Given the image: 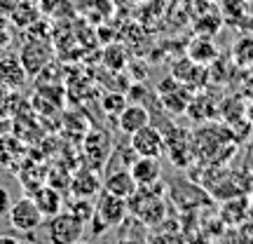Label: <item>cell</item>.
<instances>
[{"label":"cell","mask_w":253,"mask_h":244,"mask_svg":"<svg viewBox=\"0 0 253 244\" xmlns=\"http://www.w3.org/2000/svg\"><path fill=\"white\" fill-rule=\"evenodd\" d=\"M14 103H17V92L0 85V118L12 115L14 113Z\"/></svg>","instance_id":"19"},{"label":"cell","mask_w":253,"mask_h":244,"mask_svg":"<svg viewBox=\"0 0 253 244\" xmlns=\"http://www.w3.org/2000/svg\"><path fill=\"white\" fill-rule=\"evenodd\" d=\"M75 244H91V242H82V240H80V242H75Z\"/></svg>","instance_id":"26"},{"label":"cell","mask_w":253,"mask_h":244,"mask_svg":"<svg viewBox=\"0 0 253 244\" xmlns=\"http://www.w3.org/2000/svg\"><path fill=\"white\" fill-rule=\"evenodd\" d=\"M251 199L244 197V195H237V197H230L223 202V207H220V221L230 228H237L242 221L251 216Z\"/></svg>","instance_id":"11"},{"label":"cell","mask_w":253,"mask_h":244,"mask_svg":"<svg viewBox=\"0 0 253 244\" xmlns=\"http://www.w3.org/2000/svg\"><path fill=\"white\" fill-rule=\"evenodd\" d=\"M129 146L141 157H162L164 155V132L157 127L145 125L129 136Z\"/></svg>","instance_id":"5"},{"label":"cell","mask_w":253,"mask_h":244,"mask_svg":"<svg viewBox=\"0 0 253 244\" xmlns=\"http://www.w3.org/2000/svg\"><path fill=\"white\" fill-rule=\"evenodd\" d=\"M7 216H9L12 228H14L17 233H24L28 240H33V233L42 226V218H45L42 214H40L36 199L31 197V195H28V197L17 199V202L9 207Z\"/></svg>","instance_id":"4"},{"label":"cell","mask_w":253,"mask_h":244,"mask_svg":"<svg viewBox=\"0 0 253 244\" xmlns=\"http://www.w3.org/2000/svg\"><path fill=\"white\" fill-rule=\"evenodd\" d=\"M251 157H253V146H251Z\"/></svg>","instance_id":"29"},{"label":"cell","mask_w":253,"mask_h":244,"mask_svg":"<svg viewBox=\"0 0 253 244\" xmlns=\"http://www.w3.org/2000/svg\"><path fill=\"white\" fill-rule=\"evenodd\" d=\"M68 211H71L73 216L80 218L84 226H89L91 216H94V202H91V199H84V197H75L73 204L68 207Z\"/></svg>","instance_id":"17"},{"label":"cell","mask_w":253,"mask_h":244,"mask_svg":"<svg viewBox=\"0 0 253 244\" xmlns=\"http://www.w3.org/2000/svg\"><path fill=\"white\" fill-rule=\"evenodd\" d=\"M145 125H150V113L141 103H126L125 108H122V113L118 115L120 132L126 136H131L134 132H138Z\"/></svg>","instance_id":"10"},{"label":"cell","mask_w":253,"mask_h":244,"mask_svg":"<svg viewBox=\"0 0 253 244\" xmlns=\"http://www.w3.org/2000/svg\"><path fill=\"white\" fill-rule=\"evenodd\" d=\"M126 103H129V101H126L125 94H115V92H113V94H106L103 101H101V106H103V110H106L108 115H120Z\"/></svg>","instance_id":"18"},{"label":"cell","mask_w":253,"mask_h":244,"mask_svg":"<svg viewBox=\"0 0 253 244\" xmlns=\"http://www.w3.org/2000/svg\"><path fill=\"white\" fill-rule=\"evenodd\" d=\"M232 63L239 68H253V36H239L232 45Z\"/></svg>","instance_id":"15"},{"label":"cell","mask_w":253,"mask_h":244,"mask_svg":"<svg viewBox=\"0 0 253 244\" xmlns=\"http://www.w3.org/2000/svg\"><path fill=\"white\" fill-rule=\"evenodd\" d=\"M9 43H12V24L5 14H0V49H5Z\"/></svg>","instance_id":"21"},{"label":"cell","mask_w":253,"mask_h":244,"mask_svg":"<svg viewBox=\"0 0 253 244\" xmlns=\"http://www.w3.org/2000/svg\"><path fill=\"white\" fill-rule=\"evenodd\" d=\"M12 207V199H9V193L5 186H0V216H5Z\"/></svg>","instance_id":"22"},{"label":"cell","mask_w":253,"mask_h":244,"mask_svg":"<svg viewBox=\"0 0 253 244\" xmlns=\"http://www.w3.org/2000/svg\"><path fill=\"white\" fill-rule=\"evenodd\" d=\"M84 223L71 211H59L47 218V240L49 244H75L82 240Z\"/></svg>","instance_id":"3"},{"label":"cell","mask_w":253,"mask_h":244,"mask_svg":"<svg viewBox=\"0 0 253 244\" xmlns=\"http://www.w3.org/2000/svg\"><path fill=\"white\" fill-rule=\"evenodd\" d=\"M129 172L134 176L136 186H153L162 179V164L160 157H141L136 155V160L129 164Z\"/></svg>","instance_id":"9"},{"label":"cell","mask_w":253,"mask_h":244,"mask_svg":"<svg viewBox=\"0 0 253 244\" xmlns=\"http://www.w3.org/2000/svg\"><path fill=\"white\" fill-rule=\"evenodd\" d=\"M246 120H249V125L253 127V101L251 103H246Z\"/></svg>","instance_id":"24"},{"label":"cell","mask_w":253,"mask_h":244,"mask_svg":"<svg viewBox=\"0 0 253 244\" xmlns=\"http://www.w3.org/2000/svg\"><path fill=\"white\" fill-rule=\"evenodd\" d=\"M0 244H24L17 235H9V233H2L0 235Z\"/></svg>","instance_id":"23"},{"label":"cell","mask_w":253,"mask_h":244,"mask_svg":"<svg viewBox=\"0 0 253 244\" xmlns=\"http://www.w3.org/2000/svg\"><path fill=\"white\" fill-rule=\"evenodd\" d=\"M129 216V204H126L125 197H118L108 190H101L96 195V202H94V216H91V233L94 235H101L106 233L108 228H118L122 226Z\"/></svg>","instance_id":"2"},{"label":"cell","mask_w":253,"mask_h":244,"mask_svg":"<svg viewBox=\"0 0 253 244\" xmlns=\"http://www.w3.org/2000/svg\"><path fill=\"white\" fill-rule=\"evenodd\" d=\"M118 244H141V242H138V240H126L125 237V240H120Z\"/></svg>","instance_id":"25"},{"label":"cell","mask_w":253,"mask_h":244,"mask_svg":"<svg viewBox=\"0 0 253 244\" xmlns=\"http://www.w3.org/2000/svg\"><path fill=\"white\" fill-rule=\"evenodd\" d=\"M246 2H249V5H253V0H246Z\"/></svg>","instance_id":"27"},{"label":"cell","mask_w":253,"mask_h":244,"mask_svg":"<svg viewBox=\"0 0 253 244\" xmlns=\"http://www.w3.org/2000/svg\"><path fill=\"white\" fill-rule=\"evenodd\" d=\"M162 183L157 181L153 186H138L136 193L126 199L129 204V214L138 218V223H143L145 228L160 226L167 216V204L162 199Z\"/></svg>","instance_id":"1"},{"label":"cell","mask_w":253,"mask_h":244,"mask_svg":"<svg viewBox=\"0 0 253 244\" xmlns=\"http://www.w3.org/2000/svg\"><path fill=\"white\" fill-rule=\"evenodd\" d=\"M160 103H162L164 110H169L173 115H178V113H185L190 106V99H192V94L185 85L176 80L173 75H169L167 80L160 82Z\"/></svg>","instance_id":"6"},{"label":"cell","mask_w":253,"mask_h":244,"mask_svg":"<svg viewBox=\"0 0 253 244\" xmlns=\"http://www.w3.org/2000/svg\"><path fill=\"white\" fill-rule=\"evenodd\" d=\"M31 197L36 199L38 209H40V214H42L45 218L59 214L61 207H63L61 193H59V188H54V186H38L36 193H33Z\"/></svg>","instance_id":"13"},{"label":"cell","mask_w":253,"mask_h":244,"mask_svg":"<svg viewBox=\"0 0 253 244\" xmlns=\"http://www.w3.org/2000/svg\"><path fill=\"white\" fill-rule=\"evenodd\" d=\"M103 188V181L99 179V174L94 169H80L71 176V183H68V190L73 193V197H84L91 199L96 197Z\"/></svg>","instance_id":"8"},{"label":"cell","mask_w":253,"mask_h":244,"mask_svg":"<svg viewBox=\"0 0 253 244\" xmlns=\"http://www.w3.org/2000/svg\"><path fill=\"white\" fill-rule=\"evenodd\" d=\"M249 2L246 0H218V9H220V17L225 21H242L249 17Z\"/></svg>","instance_id":"16"},{"label":"cell","mask_w":253,"mask_h":244,"mask_svg":"<svg viewBox=\"0 0 253 244\" xmlns=\"http://www.w3.org/2000/svg\"><path fill=\"white\" fill-rule=\"evenodd\" d=\"M235 240H237V244H253V218L251 216L235 228Z\"/></svg>","instance_id":"20"},{"label":"cell","mask_w":253,"mask_h":244,"mask_svg":"<svg viewBox=\"0 0 253 244\" xmlns=\"http://www.w3.org/2000/svg\"><path fill=\"white\" fill-rule=\"evenodd\" d=\"M207 2H218V0H207Z\"/></svg>","instance_id":"28"},{"label":"cell","mask_w":253,"mask_h":244,"mask_svg":"<svg viewBox=\"0 0 253 244\" xmlns=\"http://www.w3.org/2000/svg\"><path fill=\"white\" fill-rule=\"evenodd\" d=\"M136 188H138V186H136L134 176H131V172H129L126 167H122V169H113V172L103 179V190H108V193L118 195V197L129 199L136 193Z\"/></svg>","instance_id":"12"},{"label":"cell","mask_w":253,"mask_h":244,"mask_svg":"<svg viewBox=\"0 0 253 244\" xmlns=\"http://www.w3.org/2000/svg\"><path fill=\"white\" fill-rule=\"evenodd\" d=\"M188 59H192L199 66H211L218 59V47L209 36H197L190 40L188 45Z\"/></svg>","instance_id":"14"},{"label":"cell","mask_w":253,"mask_h":244,"mask_svg":"<svg viewBox=\"0 0 253 244\" xmlns=\"http://www.w3.org/2000/svg\"><path fill=\"white\" fill-rule=\"evenodd\" d=\"M26 78H28V71L24 68L21 59L14 54H7V56H0V85L7 87V90H21L26 85Z\"/></svg>","instance_id":"7"},{"label":"cell","mask_w":253,"mask_h":244,"mask_svg":"<svg viewBox=\"0 0 253 244\" xmlns=\"http://www.w3.org/2000/svg\"><path fill=\"white\" fill-rule=\"evenodd\" d=\"M251 204H253V195H251Z\"/></svg>","instance_id":"30"}]
</instances>
